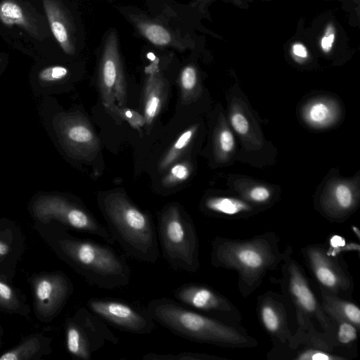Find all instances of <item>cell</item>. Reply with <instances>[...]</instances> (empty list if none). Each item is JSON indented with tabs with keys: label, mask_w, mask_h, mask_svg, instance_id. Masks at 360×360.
<instances>
[{
	"label": "cell",
	"mask_w": 360,
	"mask_h": 360,
	"mask_svg": "<svg viewBox=\"0 0 360 360\" xmlns=\"http://www.w3.org/2000/svg\"><path fill=\"white\" fill-rule=\"evenodd\" d=\"M0 63H1V59H0Z\"/></svg>",
	"instance_id": "41"
},
{
	"label": "cell",
	"mask_w": 360,
	"mask_h": 360,
	"mask_svg": "<svg viewBox=\"0 0 360 360\" xmlns=\"http://www.w3.org/2000/svg\"><path fill=\"white\" fill-rule=\"evenodd\" d=\"M98 86L103 105L107 108L117 103L123 107L127 100V84L115 32H110L103 49Z\"/></svg>",
	"instance_id": "10"
},
{
	"label": "cell",
	"mask_w": 360,
	"mask_h": 360,
	"mask_svg": "<svg viewBox=\"0 0 360 360\" xmlns=\"http://www.w3.org/2000/svg\"><path fill=\"white\" fill-rule=\"evenodd\" d=\"M40 345L37 338L27 340L17 348L4 353L0 360H25L32 357L39 350Z\"/></svg>",
	"instance_id": "23"
},
{
	"label": "cell",
	"mask_w": 360,
	"mask_h": 360,
	"mask_svg": "<svg viewBox=\"0 0 360 360\" xmlns=\"http://www.w3.org/2000/svg\"><path fill=\"white\" fill-rule=\"evenodd\" d=\"M146 309L155 323L193 342L231 348L252 347L257 344L231 323L197 312L169 297L153 299Z\"/></svg>",
	"instance_id": "1"
},
{
	"label": "cell",
	"mask_w": 360,
	"mask_h": 360,
	"mask_svg": "<svg viewBox=\"0 0 360 360\" xmlns=\"http://www.w3.org/2000/svg\"><path fill=\"white\" fill-rule=\"evenodd\" d=\"M8 251L9 246L6 243L0 241V257L6 255Z\"/></svg>",
	"instance_id": "39"
},
{
	"label": "cell",
	"mask_w": 360,
	"mask_h": 360,
	"mask_svg": "<svg viewBox=\"0 0 360 360\" xmlns=\"http://www.w3.org/2000/svg\"><path fill=\"white\" fill-rule=\"evenodd\" d=\"M231 123L235 131L239 134H245L249 129V123L246 117L240 112L233 114L231 118Z\"/></svg>",
	"instance_id": "33"
},
{
	"label": "cell",
	"mask_w": 360,
	"mask_h": 360,
	"mask_svg": "<svg viewBox=\"0 0 360 360\" xmlns=\"http://www.w3.org/2000/svg\"><path fill=\"white\" fill-rule=\"evenodd\" d=\"M219 145L221 150L224 153H229L234 146V138L233 134L228 129H223L219 135Z\"/></svg>",
	"instance_id": "34"
},
{
	"label": "cell",
	"mask_w": 360,
	"mask_h": 360,
	"mask_svg": "<svg viewBox=\"0 0 360 360\" xmlns=\"http://www.w3.org/2000/svg\"><path fill=\"white\" fill-rule=\"evenodd\" d=\"M118 338L105 323L89 309H79L66 323V345L70 354L82 360H89L107 343L114 345Z\"/></svg>",
	"instance_id": "7"
},
{
	"label": "cell",
	"mask_w": 360,
	"mask_h": 360,
	"mask_svg": "<svg viewBox=\"0 0 360 360\" xmlns=\"http://www.w3.org/2000/svg\"><path fill=\"white\" fill-rule=\"evenodd\" d=\"M323 295V306L325 311L333 318L348 321L359 328L360 324V309L354 303L332 297L331 295Z\"/></svg>",
	"instance_id": "20"
},
{
	"label": "cell",
	"mask_w": 360,
	"mask_h": 360,
	"mask_svg": "<svg viewBox=\"0 0 360 360\" xmlns=\"http://www.w3.org/2000/svg\"><path fill=\"white\" fill-rule=\"evenodd\" d=\"M190 174L191 166L187 162L174 163L163 179L162 184L166 188L175 186L186 181Z\"/></svg>",
	"instance_id": "24"
},
{
	"label": "cell",
	"mask_w": 360,
	"mask_h": 360,
	"mask_svg": "<svg viewBox=\"0 0 360 360\" xmlns=\"http://www.w3.org/2000/svg\"><path fill=\"white\" fill-rule=\"evenodd\" d=\"M50 30L62 50L75 53V27L70 13L59 0H42Z\"/></svg>",
	"instance_id": "16"
},
{
	"label": "cell",
	"mask_w": 360,
	"mask_h": 360,
	"mask_svg": "<svg viewBox=\"0 0 360 360\" xmlns=\"http://www.w3.org/2000/svg\"><path fill=\"white\" fill-rule=\"evenodd\" d=\"M197 129L193 126L184 131L172 146L167 151L158 165V170L162 172L168 169L179 158L191 143Z\"/></svg>",
	"instance_id": "22"
},
{
	"label": "cell",
	"mask_w": 360,
	"mask_h": 360,
	"mask_svg": "<svg viewBox=\"0 0 360 360\" xmlns=\"http://www.w3.org/2000/svg\"><path fill=\"white\" fill-rule=\"evenodd\" d=\"M35 307L44 317L54 316L72 291L70 280L61 273L45 274L34 282Z\"/></svg>",
	"instance_id": "14"
},
{
	"label": "cell",
	"mask_w": 360,
	"mask_h": 360,
	"mask_svg": "<svg viewBox=\"0 0 360 360\" xmlns=\"http://www.w3.org/2000/svg\"><path fill=\"white\" fill-rule=\"evenodd\" d=\"M58 141L71 158L94 159L100 150V141L88 119L79 112H61L53 120Z\"/></svg>",
	"instance_id": "8"
},
{
	"label": "cell",
	"mask_w": 360,
	"mask_h": 360,
	"mask_svg": "<svg viewBox=\"0 0 360 360\" xmlns=\"http://www.w3.org/2000/svg\"><path fill=\"white\" fill-rule=\"evenodd\" d=\"M283 259L287 292L298 314L302 317L305 315L315 318L324 328H327L329 324L328 319L326 317L321 304L318 302L309 281L300 266L293 260L287 257L286 252Z\"/></svg>",
	"instance_id": "13"
},
{
	"label": "cell",
	"mask_w": 360,
	"mask_h": 360,
	"mask_svg": "<svg viewBox=\"0 0 360 360\" xmlns=\"http://www.w3.org/2000/svg\"><path fill=\"white\" fill-rule=\"evenodd\" d=\"M285 254L279 252L276 236L267 233L245 240L217 237L212 243L210 259L216 267L238 272L240 290L246 296L259 287Z\"/></svg>",
	"instance_id": "3"
},
{
	"label": "cell",
	"mask_w": 360,
	"mask_h": 360,
	"mask_svg": "<svg viewBox=\"0 0 360 360\" xmlns=\"http://www.w3.org/2000/svg\"><path fill=\"white\" fill-rule=\"evenodd\" d=\"M162 255L176 271L196 272L200 266L199 240L193 221L177 203L165 206L156 228Z\"/></svg>",
	"instance_id": "5"
},
{
	"label": "cell",
	"mask_w": 360,
	"mask_h": 360,
	"mask_svg": "<svg viewBox=\"0 0 360 360\" xmlns=\"http://www.w3.org/2000/svg\"><path fill=\"white\" fill-rule=\"evenodd\" d=\"M0 304L8 309H15L18 307V302L13 291L1 280H0Z\"/></svg>",
	"instance_id": "32"
},
{
	"label": "cell",
	"mask_w": 360,
	"mask_h": 360,
	"mask_svg": "<svg viewBox=\"0 0 360 360\" xmlns=\"http://www.w3.org/2000/svg\"><path fill=\"white\" fill-rule=\"evenodd\" d=\"M292 53L295 56L305 58L307 57V51L305 46L301 44H295L292 46Z\"/></svg>",
	"instance_id": "38"
},
{
	"label": "cell",
	"mask_w": 360,
	"mask_h": 360,
	"mask_svg": "<svg viewBox=\"0 0 360 360\" xmlns=\"http://www.w3.org/2000/svg\"><path fill=\"white\" fill-rule=\"evenodd\" d=\"M198 83L197 70L194 66H185L180 74L179 84L182 98L186 101L194 91Z\"/></svg>",
	"instance_id": "27"
},
{
	"label": "cell",
	"mask_w": 360,
	"mask_h": 360,
	"mask_svg": "<svg viewBox=\"0 0 360 360\" xmlns=\"http://www.w3.org/2000/svg\"><path fill=\"white\" fill-rule=\"evenodd\" d=\"M0 20L8 26L20 27L37 40L41 41L49 35L45 18L29 3L21 0L2 1Z\"/></svg>",
	"instance_id": "15"
},
{
	"label": "cell",
	"mask_w": 360,
	"mask_h": 360,
	"mask_svg": "<svg viewBox=\"0 0 360 360\" xmlns=\"http://www.w3.org/2000/svg\"><path fill=\"white\" fill-rule=\"evenodd\" d=\"M147 75L143 86L142 106L146 124L150 126L162 110L167 95L168 86L155 58L146 68Z\"/></svg>",
	"instance_id": "17"
},
{
	"label": "cell",
	"mask_w": 360,
	"mask_h": 360,
	"mask_svg": "<svg viewBox=\"0 0 360 360\" xmlns=\"http://www.w3.org/2000/svg\"><path fill=\"white\" fill-rule=\"evenodd\" d=\"M259 317L266 330L273 336L281 338L290 334L285 316L269 298L264 300L260 304Z\"/></svg>",
	"instance_id": "19"
},
{
	"label": "cell",
	"mask_w": 360,
	"mask_h": 360,
	"mask_svg": "<svg viewBox=\"0 0 360 360\" xmlns=\"http://www.w3.org/2000/svg\"><path fill=\"white\" fill-rule=\"evenodd\" d=\"M107 108L128 122L133 128L139 129L146 124L143 115H141L135 110L122 107L120 108L116 104L112 105Z\"/></svg>",
	"instance_id": "28"
},
{
	"label": "cell",
	"mask_w": 360,
	"mask_h": 360,
	"mask_svg": "<svg viewBox=\"0 0 360 360\" xmlns=\"http://www.w3.org/2000/svg\"><path fill=\"white\" fill-rule=\"evenodd\" d=\"M99 205L110 233L129 257L150 264L158 261L157 230L148 212L120 191L103 195Z\"/></svg>",
	"instance_id": "2"
},
{
	"label": "cell",
	"mask_w": 360,
	"mask_h": 360,
	"mask_svg": "<svg viewBox=\"0 0 360 360\" xmlns=\"http://www.w3.org/2000/svg\"><path fill=\"white\" fill-rule=\"evenodd\" d=\"M357 338L356 326L352 323L341 321L337 333L338 341L343 345L352 343Z\"/></svg>",
	"instance_id": "31"
},
{
	"label": "cell",
	"mask_w": 360,
	"mask_h": 360,
	"mask_svg": "<svg viewBox=\"0 0 360 360\" xmlns=\"http://www.w3.org/2000/svg\"><path fill=\"white\" fill-rule=\"evenodd\" d=\"M129 18L141 34L153 45L180 51L186 49V40L162 22L139 14H131Z\"/></svg>",
	"instance_id": "18"
},
{
	"label": "cell",
	"mask_w": 360,
	"mask_h": 360,
	"mask_svg": "<svg viewBox=\"0 0 360 360\" xmlns=\"http://www.w3.org/2000/svg\"><path fill=\"white\" fill-rule=\"evenodd\" d=\"M270 191L262 186L252 188L249 193L250 198L256 202H264L270 198Z\"/></svg>",
	"instance_id": "35"
},
{
	"label": "cell",
	"mask_w": 360,
	"mask_h": 360,
	"mask_svg": "<svg viewBox=\"0 0 360 360\" xmlns=\"http://www.w3.org/2000/svg\"><path fill=\"white\" fill-rule=\"evenodd\" d=\"M58 245L67 260L91 285L112 290L129 283L130 266L125 257L110 246L70 236L59 238Z\"/></svg>",
	"instance_id": "4"
},
{
	"label": "cell",
	"mask_w": 360,
	"mask_h": 360,
	"mask_svg": "<svg viewBox=\"0 0 360 360\" xmlns=\"http://www.w3.org/2000/svg\"><path fill=\"white\" fill-rule=\"evenodd\" d=\"M298 359H312V360H328L333 359L328 354L323 351H313L309 352L302 354Z\"/></svg>",
	"instance_id": "37"
},
{
	"label": "cell",
	"mask_w": 360,
	"mask_h": 360,
	"mask_svg": "<svg viewBox=\"0 0 360 360\" xmlns=\"http://www.w3.org/2000/svg\"><path fill=\"white\" fill-rule=\"evenodd\" d=\"M353 229L355 230V232L357 233V237L359 238V231L356 227H353Z\"/></svg>",
	"instance_id": "40"
},
{
	"label": "cell",
	"mask_w": 360,
	"mask_h": 360,
	"mask_svg": "<svg viewBox=\"0 0 360 360\" xmlns=\"http://www.w3.org/2000/svg\"><path fill=\"white\" fill-rule=\"evenodd\" d=\"M332 112L325 103L316 102L311 105L306 113L307 120L316 126L325 125L331 118Z\"/></svg>",
	"instance_id": "26"
},
{
	"label": "cell",
	"mask_w": 360,
	"mask_h": 360,
	"mask_svg": "<svg viewBox=\"0 0 360 360\" xmlns=\"http://www.w3.org/2000/svg\"><path fill=\"white\" fill-rule=\"evenodd\" d=\"M68 70L61 65L49 66L42 69L38 74L40 82L44 83L56 82L66 77Z\"/></svg>",
	"instance_id": "29"
},
{
	"label": "cell",
	"mask_w": 360,
	"mask_h": 360,
	"mask_svg": "<svg viewBox=\"0 0 360 360\" xmlns=\"http://www.w3.org/2000/svg\"><path fill=\"white\" fill-rule=\"evenodd\" d=\"M172 294L177 302L191 309L210 314L221 320L224 319L229 323H237L240 320L241 316L237 309L226 297L207 285L184 283Z\"/></svg>",
	"instance_id": "11"
},
{
	"label": "cell",
	"mask_w": 360,
	"mask_h": 360,
	"mask_svg": "<svg viewBox=\"0 0 360 360\" xmlns=\"http://www.w3.org/2000/svg\"><path fill=\"white\" fill-rule=\"evenodd\" d=\"M216 356L206 354L184 352L178 354H157L149 352L143 355L145 360H212Z\"/></svg>",
	"instance_id": "25"
},
{
	"label": "cell",
	"mask_w": 360,
	"mask_h": 360,
	"mask_svg": "<svg viewBox=\"0 0 360 360\" xmlns=\"http://www.w3.org/2000/svg\"><path fill=\"white\" fill-rule=\"evenodd\" d=\"M88 309L105 323L126 333L146 335L155 328V321L147 309L120 300L91 298L86 303Z\"/></svg>",
	"instance_id": "9"
},
{
	"label": "cell",
	"mask_w": 360,
	"mask_h": 360,
	"mask_svg": "<svg viewBox=\"0 0 360 360\" xmlns=\"http://www.w3.org/2000/svg\"><path fill=\"white\" fill-rule=\"evenodd\" d=\"M334 196L336 203L342 210H348L353 204L352 191L346 184H338L334 190Z\"/></svg>",
	"instance_id": "30"
},
{
	"label": "cell",
	"mask_w": 360,
	"mask_h": 360,
	"mask_svg": "<svg viewBox=\"0 0 360 360\" xmlns=\"http://www.w3.org/2000/svg\"><path fill=\"white\" fill-rule=\"evenodd\" d=\"M33 213L42 223L60 221L77 231L97 236L110 244L115 240L108 229L82 205L56 195H42L33 204Z\"/></svg>",
	"instance_id": "6"
},
{
	"label": "cell",
	"mask_w": 360,
	"mask_h": 360,
	"mask_svg": "<svg viewBox=\"0 0 360 360\" xmlns=\"http://www.w3.org/2000/svg\"><path fill=\"white\" fill-rule=\"evenodd\" d=\"M303 255L316 280L326 292L336 296L340 293L348 294L352 289L348 273L324 248L310 246L304 249Z\"/></svg>",
	"instance_id": "12"
},
{
	"label": "cell",
	"mask_w": 360,
	"mask_h": 360,
	"mask_svg": "<svg viewBox=\"0 0 360 360\" xmlns=\"http://www.w3.org/2000/svg\"><path fill=\"white\" fill-rule=\"evenodd\" d=\"M335 39V30L332 24H329L321 41V46L325 53L330 51Z\"/></svg>",
	"instance_id": "36"
},
{
	"label": "cell",
	"mask_w": 360,
	"mask_h": 360,
	"mask_svg": "<svg viewBox=\"0 0 360 360\" xmlns=\"http://www.w3.org/2000/svg\"><path fill=\"white\" fill-rule=\"evenodd\" d=\"M204 207L209 212L226 216H234L250 210L245 202L229 197L209 198L205 201Z\"/></svg>",
	"instance_id": "21"
}]
</instances>
